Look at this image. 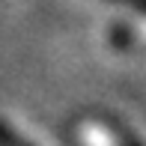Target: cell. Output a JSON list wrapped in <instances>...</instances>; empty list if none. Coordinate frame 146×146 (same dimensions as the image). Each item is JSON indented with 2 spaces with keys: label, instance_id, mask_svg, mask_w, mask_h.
Instances as JSON below:
<instances>
[{
  "label": "cell",
  "instance_id": "1",
  "mask_svg": "<svg viewBox=\"0 0 146 146\" xmlns=\"http://www.w3.org/2000/svg\"><path fill=\"white\" fill-rule=\"evenodd\" d=\"M69 134L75 146H125L116 125H102L98 119H75Z\"/></svg>",
  "mask_w": 146,
  "mask_h": 146
},
{
  "label": "cell",
  "instance_id": "2",
  "mask_svg": "<svg viewBox=\"0 0 146 146\" xmlns=\"http://www.w3.org/2000/svg\"><path fill=\"white\" fill-rule=\"evenodd\" d=\"M0 146H42V143L33 134H27L21 125H15L12 119L0 116Z\"/></svg>",
  "mask_w": 146,
  "mask_h": 146
},
{
  "label": "cell",
  "instance_id": "3",
  "mask_svg": "<svg viewBox=\"0 0 146 146\" xmlns=\"http://www.w3.org/2000/svg\"><path fill=\"white\" fill-rule=\"evenodd\" d=\"M119 3H128V6H134V9L146 12V0H119Z\"/></svg>",
  "mask_w": 146,
  "mask_h": 146
}]
</instances>
